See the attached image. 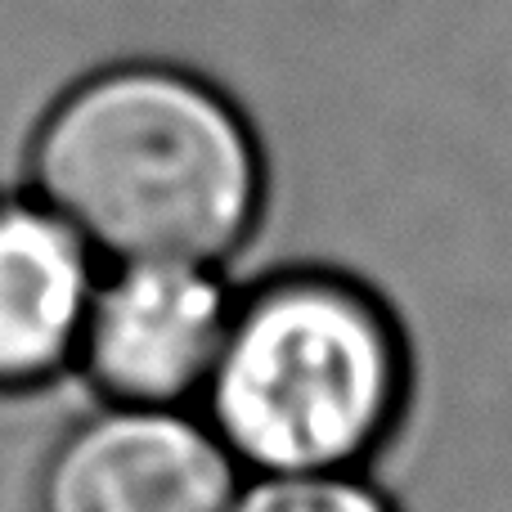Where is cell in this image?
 I'll list each match as a JSON object with an SVG mask.
<instances>
[{"label":"cell","instance_id":"obj_1","mask_svg":"<svg viewBox=\"0 0 512 512\" xmlns=\"http://www.w3.org/2000/svg\"><path fill=\"white\" fill-rule=\"evenodd\" d=\"M32 194L113 265H221L265 207L243 108L176 63L126 59L50 104L27 149Z\"/></svg>","mask_w":512,"mask_h":512},{"label":"cell","instance_id":"obj_2","mask_svg":"<svg viewBox=\"0 0 512 512\" xmlns=\"http://www.w3.org/2000/svg\"><path fill=\"white\" fill-rule=\"evenodd\" d=\"M409 400L400 324L364 283L288 270L234 301L203 405L225 450L261 477L355 472Z\"/></svg>","mask_w":512,"mask_h":512},{"label":"cell","instance_id":"obj_3","mask_svg":"<svg viewBox=\"0 0 512 512\" xmlns=\"http://www.w3.org/2000/svg\"><path fill=\"white\" fill-rule=\"evenodd\" d=\"M230 310L216 265H113L90 297L77 369L108 405L180 409L207 391Z\"/></svg>","mask_w":512,"mask_h":512},{"label":"cell","instance_id":"obj_4","mask_svg":"<svg viewBox=\"0 0 512 512\" xmlns=\"http://www.w3.org/2000/svg\"><path fill=\"white\" fill-rule=\"evenodd\" d=\"M234 499L239 459L207 418L108 405L50 445L32 512H230Z\"/></svg>","mask_w":512,"mask_h":512},{"label":"cell","instance_id":"obj_5","mask_svg":"<svg viewBox=\"0 0 512 512\" xmlns=\"http://www.w3.org/2000/svg\"><path fill=\"white\" fill-rule=\"evenodd\" d=\"M95 252L36 194L0 198V396H32L77 364Z\"/></svg>","mask_w":512,"mask_h":512},{"label":"cell","instance_id":"obj_6","mask_svg":"<svg viewBox=\"0 0 512 512\" xmlns=\"http://www.w3.org/2000/svg\"><path fill=\"white\" fill-rule=\"evenodd\" d=\"M230 512H396L378 490L360 486L351 472L324 477H261L239 490Z\"/></svg>","mask_w":512,"mask_h":512}]
</instances>
